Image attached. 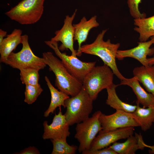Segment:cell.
I'll use <instances>...</instances> for the list:
<instances>
[{"mask_svg":"<svg viewBox=\"0 0 154 154\" xmlns=\"http://www.w3.org/2000/svg\"><path fill=\"white\" fill-rule=\"evenodd\" d=\"M96 18L97 16H94L87 20L86 18L84 17L79 23L73 25L75 29L74 40H77L78 44L77 56H80L81 55V44L86 40L90 31L93 28L99 26Z\"/></svg>","mask_w":154,"mask_h":154,"instance_id":"cell-15","label":"cell"},{"mask_svg":"<svg viewBox=\"0 0 154 154\" xmlns=\"http://www.w3.org/2000/svg\"><path fill=\"white\" fill-rule=\"evenodd\" d=\"M7 32L1 29H0V44L2 42L4 37L7 35Z\"/></svg>","mask_w":154,"mask_h":154,"instance_id":"cell-29","label":"cell"},{"mask_svg":"<svg viewBox=\"0 0 154 154\" xmlns=\"http://www.w3.org/2000/svg\"><path fill=\"white\" fill-rule=\"evenodd\" d=\"M44 79L50 90L51 96V101L47 109L44 112V116L48 117L50 113L53 114L56 109L61 106L65 108V102L69 98V96L61 91H58L52 85L47 76Z\"/></svg>","mask_w":154,"mask_h":154,"instance_id":"cell-19","label":"cell"},{"mask_svg":"<svg viewBox=\"0 0 154 154\" xmlns=\"http://www.w3.org/2000/svg\"><path fill=\"white\" fill-rule=\"evenodd\" d=\"M44 43L54 51L68 72L82 82L86 76L95 66L96 62H83L76 56L62 52L59 49L57 42L50 40L45 41Z\"/></svg>","mask_w":154,"mask_h":154,"instance_id":"cell-8","label":"cell"},{"mask_svg":"<svg viewBox=\"0 0 154 154\" xmlns=\"http://www.w3.org/2000/svg\"><path fill=\"white\" fill-rule=\"evenodd\" d=\"M133 72L134 76L154 96V65L136 67Z\"/></svg>","mask_w":154,"mask_h":154,"instance_id":"cell-18","label":"cell"},{"mask_svg":"<svg viewBox=\"0 0 154 154\" xmlns=\"http://www.w3.org/2000/svg\"><path fill=\"white\" fill-rule=\"evenodd\" d=\"M134 30L139 34L140 41L145 42L154 36V15L149 17L134 19Z\"/></svg>","mask_w":154,"mask_h":154,"instance_id":"cell-20","label":"cell"},{"mask_svg":"<svg viewBox=\"0 0 154 154\" xmlns=\"http://www.w3.org/2000/svg\"><path fill=\"white\" fill-rule=\"evenodd\" d=\"M133 127L119 128L105 132H99L92 141L89 150H98L109 146L117 141L133 135Z\"/></svg>","mask_w":154,"mask_h":154,"instance_id":"cell-12","label":"cell"},{"mask_svg":"<svg viewBox=\"0 0 154 154\" xmlns=\"http://www.w3.org/2000/svg\"><path fill=\"white\" fill-rule=\"evenodd\" d=\"M43 125L44 132L42 138L44 140L66 139L70 135V126L61 108L58 113L55 115L51 123L48 125V121H45Z\"/></svg>","mask_w":154,"mask_h":154,"instance_id":"cell-11","label":"cell"},{"mask_svg":"<svg viewBox=\"0 0 154 154\" xmlns=\"http://www.w3.org/2000/svg\"><path fill=\"white\" fill-rule=\"evenodd\" d=\"M82 154H117L114 150L109 147L101 149L92 150H87L83 151Z\"/></svg>","mask_w":154,"mask_h":154,"instance_id":"cell-27","label":"cell"},{"mask_svg":"<svg viewBox=\"0 0 154 154\" xmlns=\"http://www.w3.org/2000/svg\"><path fill=\"white\" fill-rule=\"evenodd\" d=\"M17 154H39L38 150L34 146H30L21 150Z\"/></svg>","mask_w":154,"mask_h":154,"instance_id":"cell-28","label":"cell"},{"mask_svg":"<svg viewBox=\"0 0 154 154\" xmlns=\"http://www.w3.org/2000/svg\"><path fill=\"white\" fill-rule=\"evenodd\" d=\"M153 123H154V121H153Z\"/></svg>","mask_w":154,"mask_h":154,"instance_id":"cell-32","label":"cell"},{"mask_svg":"<svg viewBox=\"0 0 154 154\" xmlns=\"http://www.w3.org/2000/svg\"><path fill=\"white\" fill-rule=\"evenodd\" d=\"M114 83L106 89L108 97L106 104L116 110H120L129 113H133L135 110L137 105H133L122 101L116 93V89L118 86Z\"/></svg>","mask_w":154,"mask_h":154,"instance_id":"cell-21","label":"cell"},{"mask_svg":"<svg viewBox=\"0 0 154 154\" xmlns=\"http://www.w3.org/2000/svg\"><path fill=\"white\" fill-rule=\"evenodd\" d=\"M99 120L103 129L100 132H105L119 128L140 126L132 113L117 110L114 113L106 115L102 113Z\"/></svg>","mask_w":154,"mask_h":154,"instance_id":"cell-9","label":"cell"},{"mask_svg":"<svg viewBox=\"0 0 154 154\" xmlns=\"http://www.w3.org/2000/svg\"><path fill=\"white\" fill-rule=\"evenodd\" d=\"M25 85L24 101L28 104L34 103L43 92V90L40 84L37 85Z\"/></svg>","mask_w":154,"mask_h":154,"instance_id":"cell-25","label":"cell"},{"mask_svg":"<svg viewBox=\"0 0 154 154\" xmlns=\"http://www.w3.org/2000/svg\"><path fill=\"white\" fill-rule=\"evenodd\" d=\"M137 104L135 110L131 113L134 118L141 127L142 130L145 131L151 127L154 121V107H141Z\"/></svg>","mask_w":154,"mask_h":154,"instance_id":"cell-22","label":"cell"},{"mask_svg":"<svg viewBox=\"0 0 154 154\" xmlns=\"http://www.w3.org/2000/svg\"><path fill=\"white\" fill-rule=\"evenodd\" d=\"M119 86L126 85L130 87L136 96L137 104L142 105L143 108L154 107V96L148 93L141 86L137 78L134 76L131 78H125L121 80Z\"/></svg>","mask_w":154,"mask_h":154,"instance_id":"cell-14","label":"cell"},{"mask_svg":"<svg viewBox=\"0 0 154 154\" xmlns=\"http://www.w3.org/2000/svg\"><path fill=\"white\" fill-rule=\"evenodd\" d=\"M45 0H22L5 13L11 20L21 25L34 24L40 19Z\"/></svg>","mask_w":154,"mask_h":154,"instance_id":"cell-4","label":"cell"},{"mask_svg":"<svg viewBox=\"0 0 154 154\" xmlns=\"http://www.w3.org/2000/svg\"><path fill=\"white\" fill-rule=\"evenodd\" d=\"M66 139H51L53 148L52 154H75L78 147L69 145Z\"/></svg>","mask_w":154,"mask_h":154,"instance_id":"cell-23","label":"cell"},{"mask_svg":"<svg viewBox=\"0 0 154 154\" xmlns=\"http://www.w3.org/2000/svg\"><path fill=\"white\" fill-rule=\"evenodd\" d=\"M20 80L23 84L37 85L39 84L38 80L39 70L34 68L20 69Z\"/></svg>","mask_w":154,"mask_h":154,"instance_id":"cell-24","label":"cell"},{"mask_svg":"<svg viewBox=\"0 0 154 154\" xmlns=\"http://www.w3.org/2000/svg\"><path fill=\"white\" fill-rule=\"evenodd\" d=\"M138 45L131 49L125 50H118L116 58L119 60L124 58L130 57L134 58L139 62L142 65L147 66V56H151L154 54V48H150L154 44V36L151 39L145 42H138Z\"/></svg>","mask_w":154,"mask_h":154,"instance_id":"cell-13","label":"cell"},{"mask_svg":"<svg viewBox=\"0 0 154 154\" xmlns=\"http://www.w3.org/2000/svg\"><path fill=\"white\" fill-rule=\"evenodd\" d=\"M142 137L141 135L135 133V136L131 135L126 140L122 143L116 142L109 147L119 154H134L139 149H143L144 147L142 144Z\"/></svg>","mask_w":154,"mask_h":154,"instance_id":"cell-16","label":"cell"},{"mask_svg":"<svg viewBox=\"0 0 154 154\" xmlns=\"http://www.w3.org/2000/svg\"><path fill=\"white\" fill-rule=\"evenodd\" d=\"M22 33L21 30L15 29L4 39L0 44L1 62L4 63L10 54L21 43Z\"/></svg>","mask_w":154,"mask_h":154,"instance_id":"cell-17","label":"cell"},{"mask_svg":"<svg viewBox=\"0 0 154 154\" xmlns=\"http://www.w3.org/2000/svg\"><path fill=\"white\" fill-rule=\"evenodd\" d=\"M42 56L50 70L55 75V86L58 89L71 97L80 92L83 86L82 82L68 72L61 60L50 52H44Z\"/></svg>","mask_w":154,"mask_h":154,"instance_id":"cell-1","label":"cell"},{"mask_svg":"<svg viewBox=\"0 0 154 154\" xmlns=\"http://www.w3.org/2000/svg\"><path fill=\"white\" fill-rule=\"evenodd\" d=\"M21 44V50L17 53L12 52L4 63L19 70L31 68L39 70L44 69L46 65L44 60L34 54L29 45L27 35L22 36Z\"/></svg>","mask_w":154,"mask_h":154,"instance_id":"cell-6","label":"cell"},{"mask_svg":"<svg viewBox=\"0 0 154 154\" xmlns=\"http://www.w3.org/2000/svg\"><path fill=\"white\" fill-rule=\"evenodd\" d=\"M93 101L83 87L76 95L65 100L66 110L64 115L70 126L80 123L89 117L93 109Z\"/></svg>","mask_w":154,"mask_h":154,"instance_id":"cell-3","label":"cell"},{"mask_svg":"<svg viewBox=\"0 0 154 154\" xmlns=\"http://www.w3.org/2000/svg\"><path fill=\"white\" fill-rule=\"evenodd\" d=\"M143 145L145 147H148L151 149V150L149 151L150 153H154V145L153 146H149L146 144L144 142L143 143Z\"/></svg>","mask_w":154,"mask_h":154,"instance_id":"cell-30","label":"cell"},{"mask_svg":"<svg viewBox=\"0 0 154 154\" xmlns=\"http://www.w3.org/2000/svg\"><path fill=\"white\" fill-rule=\"evenodd\" d=\"M147 61L149 65H154V56L152 58H147Z\"/></svg>","mask_w":154,"mask_h":154,"instance_id":"cell-31","label":"cell"},{"mask_svg":"<svg viewBox=\"0 0 154 154\" xmlns=\"http://www.w3.org/2000/svg\"><path fill=\"white\" fill-rule=\"evenodd\" d=\"M114 75L112 70L106 65L95 66L84 78L82 87L95 100L101 91L114 84Z\"/></svg>","mask_w":154,"mask_h":154,"instance_id":"cell-5","label":"cell"},{"mask_svg":"<svg viewBox=\"0 0 154 154\" xmlns=\"http://www.w3.org/2000/svg\"><path fill=\"white\" fill-rule=\"evenodd\" d=\"M142 0H127V4L130 13L134 19L146 17V14L141 13L139 11V6Z\"/></svg>","mask_w":154,"mask_h":154,"instance_id":"cell-26","label":"cell"},{"mask_svg":"<svg viewBox=\"0 0 154 154\" xmlns=\"http://www.w3.org/2000/svg\"><path fill=\"white\" fill-rule=\"evenodd\" d=\"M76 11V10L71 16L68 15L66 16L62 27L55 32V36L50 40L57 42H60L62 44L59 47V49L61 51L69 49L71 55L74 56H77V50L74 49L73 46L75 29L72 22Z\"/></svg>","mask_w":154,"mask_h":154,"instance_id":"cell-10","label":"cell"},{"mask_svg":"<svg viewBox=\"0 0 154 154\" xmlns=\"http://www.w3.org/2000/svg\"><path fill=\"white\" fill-rule=\"evenodd\" d=\"M101 113L97 111L91 117L77 124L74 137L79 143L78 150L80 153L90 149L96 135L103 129L99 120Z\"/></svg>","mask_w":154,"mask_h":154,"instance_id":"cell-7","label":"cell"},{"mask_svg":"<svg viewBox=\"0 0 154 154\" xmlns=\"http://www.w3.org/2000/svg\"><path fill=\"white\" fill-rule=\"evenodd\" d=\"M107 29L102 30L92 43L82 46L80 51L82 53L96 56L100 57L105 64L109 67L114 74L121 80L125 78L119 71L116 63L117 51L120 46L119 43H111L110 39L104 41L103 38Z\"/></svg>","mask_w":154,"mask_h":154,"instance_id":"cell-2","label":"cell"}]
</instances>
